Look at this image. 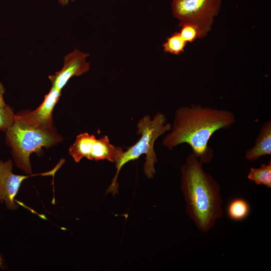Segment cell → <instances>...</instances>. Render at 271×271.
Returning a JSON list of instances; mask_svg holds the SVG:
<instances>
[{"label": "cell", "instance_id": "1", "mask_svg": "<svg viewBox=\"0 0 271 271\" xmlns=\"http://www.w3.org/2000/svg\"><path fill=\"white\" fill-rule=\"evenodd\" d=\"M235 122V115L228 110L196 104L181 106L175 111L171 129L162 145L171 150L187 144L192 154L203 164H207L214 156L213 149L208 146L210 138L219 130L229 128Z\"/></svg>", "mask_w": 271, "mask_h": 271}, {"label": "cell", "instance_id": "2", "mask_svg": "<svg viewBox=\"0 0 271 271\" xmlns=\"http://www.w3.org/2000/svg\"><path fill=\"white\" fill-rule=\"evenodd\" d=\"M203 164L193 154L188 155L181 167L180 184L186 213L198 229L206 233L223 215L222 199L219 184Z\"/></svg>", "mask_w": 271, "mask_h": 271}, {"label": "cell", "instance_id": "3", "mask_svg": "<svg viewBox=\"0 0 271 271\" xmlns=\"http://www.w3.org/2000/svg\"><path fill=\"white\" fill-rule=\"evenodd\" d=\"M5 133L6 144L11 149L16 166L27 174L32 171L30 160L32 153L42 155L43 148H51L63 140L54 125L35 126L17 113L13 123Z\"/></svg>", "mask_w": 271, "mask_h": 271}, {"label": "cell", "instance_id": "4", "mask_svg": "<svg viewBox=\"0 0 271 271\" xmlns=\"http://www.w3.org/2000/svg\"><path fill=\"white\" fill-rule=\"evenodd\" d=\"M137 134H140V139L132 146L128 147L115 163V174L106 190V194L111 193L113 196L118 192L117 182L118 174L122 167L127 163L138 159L142 155H146L144 164V172L150 179L153 178L155 173V164L158 159L154 150L156 140L161 136L168 132L171 128V123L168 122L165 115L157 112L153 118L146 115L140 118L137 124Z\"/></svg>", "mask_w": 271, "mask_h": 271}, {"label": "cell", "instance_id": "5", "mask_svg": "<svg viewBox=\"0 0 271 271\" xmlns=\"http://www.w3.org/2000/svg\"><path fill=\"white\" fill-rule=\"evenodd\" d=\"M221 3V0H173L171 8L173 16L179 20V27L186 23L194 25L203 38L211 30Z\"/></svg>", "mask_w": 271, "mask_h": 271}, {"label": "cell", "instance_id": "6", "mask_svg": "<svg viewBox=\"0 0 271 271\" xmlns=\"http://www.w3.org/2000/svg\"><path fill=\"white\" fill-rule=\"evenodd\" d=\"M13 161L9 159L0 160V204L5 203L8 210L18 209L15 198L19 191L22 182L28 177L37 175H54L59 169L58 166L53 170L45 173L19 175L13 173Z\"/></svg>", "mask_w": 271, "mask_h": 271}, {"label": "cell", "instance_id": "7", "mask_svg": "<svg viewBox=\"0 0 271 271\" xmlns=\"http://www.w3.org/2000/svg\"><path fill=\"white\" fill-rule=\"evenodd\" d=\"M89 55L75 48L65 55L62 68L48 77L52 86L62 90L72 77L80 76L87 72L90 64L87 61Z\"/></svg>", "mask_w": 271, "mask_h": 271}, {"label": "cell", "instance_id": "8", "mask_svg": "<svg viewBox=\"0 0 271 271\" xmlns=\"http://www.w3.org/2000/svg\"><path fill=\"white\" fill-rule=\"evenodd\" d=\"M61 90L52 86L45 95L42 103L32 111H22L17 114L28 123L38 126H53V111L61 94Z\"/></svg>", "mask_w": 271, "mask_h": 271}, {"label": "cell", "instance_id": "9", "mask_svg": "<svg viewBox=\"0 0 271 271\" xmlns=\"http://www.w3.org/2000/svg\"><path fill=\"white\" fill-rule=\"evenodd\" d=\"M123 152L121 147H115L111 144L107 136L96 139L92 144L87 158L96 161L107 160L115 163Z\"/></svg>", "mask_w": 271, "mask_h": 271}, {"label": "cell", "instance_id": "10", "mask_svg": "<svg viewBox=\"0 0 271 271\" xmlns=\"http://www.w3.org/2000/svg\"><path fill=\"white\" fill-rule=\"evenodd\" d=\"M271 155V120L262 124L254 145L248 149L244 155L246 160L255 161L260 157Z\"/></svg>", "mask_w": 271, "mask_h": 271}, {"label": "cell", "instance_id": "11", "mask_svg": "<svg viewBox=\"0 0 271 271\" xmlns=\"http://www.w3.org/2000/svg\"><path fill=\"white\" fill-rule=\"evenodd\" d=\"M93 134L83 132L77 136L75 142L69 147V153L75 162H79L82 158H87L91 146L96 139Z\"/></svg>", "mask_w": 271, "mask_h": 271}, {"label": "cell", "instance_id": "12", "mask_svg": "<svg viewBox=\"0 0 271 271\" xmlns=\"http://www.w3.org/2000/svg\"><path fill=\"white\" fill-rule=\"evenodd\" d=\"M247 177L256 185L271 188V161L258 168H251Z\"/></svg>", "mask_w": 271, "mask_h": 271}, {"label": "cell", "instance_id": "13", "mask_svg": "<svg viewBox=\"0 0 271 271\" xmlns=\"http://www.w3.org/2000/svg\"><path fill=\"white\" fill-rule=\"evenodd\" d=\"M227 212L228 217L232 220L241 221L248 216L249 205L246 200L242 198H235L228 204Z\"/></svg>", "mask_w": 271, "mask_h": 271}, {"label": "cell", "instance_id": "14", "mask_svg": "<svg viewBox=\"0 0 271 271\" xmlns=\"http://www.w3.org/2000/svg\"><path fill=\"white\" fill-rule=\"evenodd\" d=\"M187 43L180 35L179 32H176L167 38L163 44L164 51L174 55H179L184 52Z\"/></svg>", "mask_w": 271, "mask_h": 271}, {"label": "cell", "instance_id": "15", "mask_svg": "<svg viewBox=\"0 0 271 271\" xmlns=\"http://www.w3.org/2000/svg\"><path fill=\"white\" fill-rule=\"evenodd\" d=\"M180 35L184 41L188 42H192L198 38H202V33L199 29L195 25L186 23L180 26Z\"/></svg>", "mask_w": 271, "mask_h": 271}, {"label": "cell", "instance_id": "16", "mask_svg": "<svg viewBox=\"0 0 271 271\" xmlns=\"http://www.w3.org/2000/svg\"><path fill=\"white\" fill-rule=\"evenodd\" d=\"M15 114L13 108L8 105L0 107V130L6 131L13 123Z\"/></svg>", "mask_w": 271, "mask_h": 271}, {"label": "cell", "instance_id": "17", "mask_svg": "<svg viewBox=\"0 0 271 271\" xmlns=\"http://www.w3.org/2000/svg\"><path fill=\"white\" fill-rule=\"evenodd\" d=\"M5 92V88L3 83L0 81V107H4L7 105L4 98V95Z\"/></svg>", "mask_w": 271, "mask_h": 271}, {"label": "cell", "instance_id": "18", "mask_svg": "<svg viewBox=\"0 0 271 271\" xmlns=\"http://www.w3.org/2000/svg\"><path fill=\"white\" fill-rule=\"evenodd\" d=\"M75 0H58L59 3L62 6L67 5L70 2H73Z\"/></svg>", "mask_w": 271, "mask_h": 271}, {"label": "cell", "instance_id": "19", "mask_svg": "<svg viewBox=\"0 0 271 271\" xmlns=\"http://www.w3.org/2000/svg\"><path fill=\"white\" fill-rule=\"evenodd\" d=\"M4 267V260L2 256L0 255V268H3Z\"/></svg>", "mask_w": 271, "mask_h": 271}]
</instances>
